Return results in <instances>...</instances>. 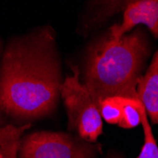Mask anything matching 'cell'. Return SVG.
<instances>
[{"mask_svg": "<svg viewBox=\"0 0 158 158\" xmlns=\"http://www.w3.org/2000/svg\"><path fill=\"white\" fill-rule=\"evenodd\" d=\"M62 64L49 26L12 38L0 61V109L17 122L49 117L61 97Z\"/></svg>", "mask_w": 158, "mask_h": 158, "instance_id": "1", "label": "cell"}, {"mask_svg": "<svg viewBox=\"0 0 158 158\" xmlns=\"http://www.w3.org/2000/svg\"><path fill=\"white\" fill-rule=\"evenodd\" d=\"M149 55V42L141 28L118 40L108 32L87 49L82 83L98 104L110 97L138 98L137 85Z\"/></svg>", "mask_w": 158, "mask_h": 158, "instance_id": "2", "label": "cell"}, {"mask_svg": "<svg viewBox=\"0 0 158 158\" xmlns=\"http://www.w3.org/2000/svg\"><path fill=\"white\" fill-rule=\"evenodd\" d=\"M72 75H67L61 86V98L66 109L68 128L76 131L79 138L95 143L102 134V118L99 107L89 90L81 81V71L72 66Z\"/></svg>", "mask_w": 158, "mask_h": 158, "instance_id": "3", "label": "cell"}, {"mask_svg": "<svg viewBox=\"0 0 158 158\" xmlns=\"http://www.w3.org/2000/svg\"><path fill=\"white\" fill-rule=\"evenodd\" d=\"M102 147L71 135L42 131L21 139L19 158H95Z\"/></svg>", "mask_w": 158, "mask_h": 158, "instance_id": "4", "label": "cell"}, {"mask_svg": "<svg viewBox=\"0 0 158 158\" xmlns=\"http://www.w3.org/2000/svg\"><path fill=\"white\" fill-rule=\"evenodd\" d=\"M140 24L147 26L152 35L158 38V0L128 2L121 24L114 25L109 28L108 32L114 40H118Z\"/></svg>", "mask_w": 158, "mask_h": 158, "instance_id": "5", "label": "cell"}, {"mask_svg": "<svg viewBox=\"0 0 158 158\" xmlns=\"http://www.w3.org/2000/svg\"><path fill=\"white\" fill-rule=\"evenodd\" d=\"M137 97L152 122L158 124V51L154 53L146 73L138 82Z\"/></svg>", "mask_w": 158, "mask_h": 158, "instance_id": "6", "label": "cell"}, {"mask_svg": "<svg viewBox=\"0 0 158 158\" xmlns=\"http://www.w3.org/2000/svg\"><path fill=\"white\" fill-rule=\"evenodd\" d=\"M31 127V123L21 126L7 124L0 129V158H19L22 135Z\"/></svg>", "mask_w": 158, "mask_h": 158, "instance_id": "7", "label": "cell"}, {"mask_svg": "<svg viewBox=\"0 0 158 158\" xmlns=\"http://www.w3.org/2000/svg\"><path fill=\"white\" fill-rule=\"evenodd\" d=\"M138 111L140 114V124L142 125L144 132V144L141 152L136 158H158V146L153 135L152 127L149 123L148 114L145 107L141 102L138 104Z\"/></svg>", "mask_w": 158, "mask_h": 158, "instance_id": "8", "label": "cell"}, {"mask_svg": "<svg viewBox=\"0 0 158 158\" xmlns=\"http://www.w3.org/2000/svg\"><path fill=\"white\" fill-rule=\"evenodd\" d=\"M7 116L3 113V111L0 109V129L3 128L5 125H7Z\"/></svg>", "mask_w": 158, "mask_h": 158, "instance_id": "9", "label": "cell"}, {"mask_svg": "<svg viewBox=\"0 0 158 158\" xmlns=\"http://www.w3.org/2000/svg\"><path fill=\"white\" fill-rule=\"evenodd\" d=\"M2 53H3V42L0 39V57L2 56Z\"/></svg>", "mask_w": 158, "mask_h": 158, "instance_id": "10", "label": "cell"}, {"mask_svg": "<svg viewBox=\"0 0 158 158\" xmlns=\"http://www.w3.org/2000/svg\"><path fill=\"white\" fill-rule=\"evenodd\" d=\"M110 158H119V157H118V156H112V157H110Z\"/></svg>", "mask_w": 158, "mask_h": 158, "instance_id": "11", "label": "cell"}]
</instances>
